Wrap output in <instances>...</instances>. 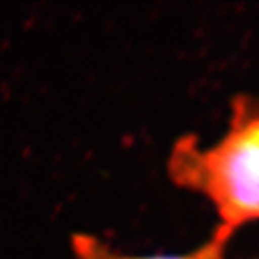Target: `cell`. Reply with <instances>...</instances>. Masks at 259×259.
Returning <instances> with one entry per match:
<instances>
[{
	"label": "cell",
	"mask_w": 259,
	"mask_h": 259,
	"mask_svg": "<svg viewBox=\"0 0 259 259\" xmlns=\"http://www.w3.org/2000/svg\"><path fill=\"white\" fill-rule=\"evenodd\" d=\"M254 259H259V256H257V257H254Z\"/></svg>",
	"instance_id": "cell-3"
},
{
	"label": "cell",
	"mask_w": 259,
	"mask_h": 259,
	"mask_svg": "<svg viewBox=\"0 0 259 259\" xmlns=\"http://www.w3.org/2000/svg\"><path fill=\"white\" fill-rule=\"evenodd\" d=\"M234 236L224 228L214 227L211 236L198 247L181 254L133 256L111 247L100 237L78 233L72 237V250L75 259H227V248Z\"/></svg>",
	"instance_id": "cell-2"
},
{
	"label": "cell",
	"mask_w": 259,
	"mask_h": 259,
	"mask_svg": "<svg viewBox=\"0 0 259 259\" xmlns=\"http://www.w3.org/2000/svg\"><path fill=\"white\" fill-rule=\"evenodd\" d=\"M167 172L178 188L209 203L215 227L234 236L259 222V100L236 97L227 128L209 144L181 136L169 153Z\"/></svg>",
	"instance_id": "cell-1"
}]
</instances>
